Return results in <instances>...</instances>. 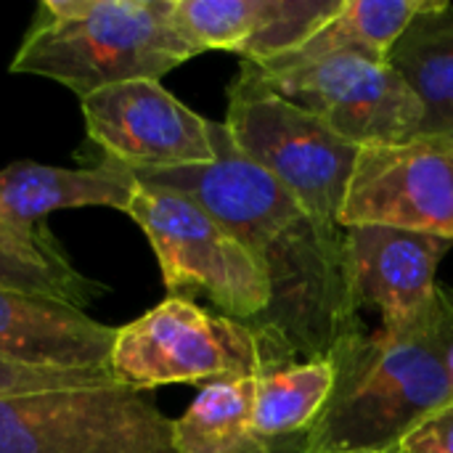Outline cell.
Returning a JSON list of instances; mask_svg holds the SVG:
<instances>
[{
  "mask_svg": "<svg viewBox=\"0 0 453 453\" xmlns=\"http://www.w3.org/2000/svg\"><path fill=\"white\" fill-rule=\"evenodd\" d=\"M199 53L175 21V0H42L8 69L82 98L119 82L162 80Z\"/></svg>",
  "mask_w": 453,
  "mask_h": 453,
  "instance_id": "6da1fadb",
  "label": "cell"
},
{
  "mask_svg": "<svg viewBox=\"0 0 453 453\" xmlns=\"http://www.w3.org/2000/svg\"><path fill=\"white\" fill-rule=\"evenodd\" d=\"M332 364V395L308 430L313 453L398 451L419 422L453 403L427 329L411 337L366 329L342 345Z\"/></svg>",
  "mask_w": 453,
  "mask_h": 453,
  "instance_id": "7a4b0ae2",
  "label": "cell"
},
{
  "mask_svg": "<svg viewBox=\"0 0 453 453\" xmlns=\"http://www.w3.org/2000/svg\"><path fill=\"white\" fill-rule=\"evenodd\" d=\"M271 300L247 326L257 337L263 374L332 361L353 337L364 334L342 226L303 218L265 255Z\"/></svg>",
  "mask_w": 453,
  "mask_h": 453,
  "instance_id": "3957f363",
  "label": "cell"
},
{
  "mask_svg": "<svg viewBox=\"0 0 453 453\" xmlns=\"http://www.w3.org/2000/svg\"><path fill=\"white\" fill-rule=\"evenodd\" d=\"M223 125L250 159L289 188L311 220L340 226L358 146L342 141L316 114L271 93L244 61L228 85Z\"/></svg>",
  "mask_w": 453,
  "mask_h": 453,
  "instance_id": "277c9868",
  "label": "cell"
},
{
  "mask_svg": "<svg viewBox=\"0 0 453 453\" xmlns=\"http://www.w3.org/2000/svg\"><path fill=\"white\" fill-rule=\"evenodd\" d=\"M125 215L146 234L170 297L204 295L223 316L252 321L271 300L265 260L186 196L135 183Z\"/></svg>",
  "mask_w": 453,
  "mask_h": 453,
  "instance_id": "5b68a950",
  "label": "cell"
},
{
  "mask_svg": "<svg viewBox=\"0 0 453 453\" xmlns=\"http://www.w3.org/2000/svg\"><path fill=\"white\" fill-rule=\"evenodd\" d=\"M109 372L119 385L146 393L263 377V358L247 324L210 313L191 297H167L114 332Z\"/></svg>",
  "mask_w": 453,
  "mask_h": 453,
  "instance_id": "8992f818",
  "label": "cell"
},
{
  "mask_svg": "<svg viewBox=\"0 0 453 453\" xmlns=\"http://www.w3.org/2000/svg\"><path fill=\"white\" fill-rule=\"evenodd\" d=\"M0 453H175L173 419L119 382L0 398Z\"/></svg>",
  "mask_w": 453,
  "mask_h": 453,
  "instance_id": "52a82bcc",
  "label": "cell"
},
{
  "mask_svg": "<svg viewBox=\"0 0 453 453\" xmlns=\"http://www.w3.org/2000/svg\"><path fill=\"white\" fill-rule=\"evenodd\" d=\"M250 69L271 93L316 114L332 133L358 149L406 143L422 130L417 96L388 64L332 56L276 72L255 64Z\"/></svg>",
  "mask_w": 453,
  "mask_h": 453,
  "instance_id": "ba28073f",
  "label": "cell"
},
{
  "mask_svg": "<svg viewBox=\"0 0 453 453\" xmlns=\"http://www.w3.org/2000/svg\"><path fill=\"white\" fill-rule=\"evenodd\" d=\"M340 226H385L453 242V143L417 135L358 151Z\"/></svg>",
  "mask_w": 453,
  "mask_h": 453,
  "instance_id": "9c48e42d",
  "label": "cell"
},
{
  "mask_svg": "<svg viewBox=\"0 0 453 453\" xmlns=\"http://www.w3.org/2000/svg\"><path fill=\"white\" fill-rule=\"evenodd\" d=\"M88 138L127 173L212 162L210 119L178 101L159 80L98 88L80 98Z\"/></svg>",
  "mask_w": 453,
  "mask_h": 453,
  "instance_id": "30bf717a",
  "label": "cell"
},
{
  "mask_svg": "<svg viewBox=\"0 0 453 453\" xmlns=\"http://www.w3.org/2000/svg\"><path fill=\"white\" fill-rule=\"evenodd\" d=\"M210 141L212 162L133 173V178L186 196L263 257L276 239L308 215L279 178L234 143L223 122L210 119Z\"/></svg>",
  "mask_w": 453,
  "mask_h": 453,
  "instance_id": "8fae6325",
  "label": "cell"
},
{
  "mask_svg": "<svg viewBox=\"0 0 453 453\" xmlns=\"http://www.w3.org/2000/svg\"><path fill=\"white\" fill-rule=\"evenodd\" d=\"M133 173L104 162L74 170L40 162H11L0 170V247L37 265L69 268L61 244L48 234L50 212L74 207H111L125 212L135 191Z\"/></svg>",
  "mask_w": 453,
  "mask_h": 453,
  "instance_id": "7c38bea8",
  "label": "cell"
},
{
  "mask_svg": "<svg viewBox=\"0 0 453 453\" xmlns=\"http://www.w3.org/2000/svg\"><path fill=\"white\" fill-rule=\"evenodd\" d=\"M345 242L358 305L380 313V332H425L441 284L438 268L453 242L385 226L345 228Z\"/></svg>",
  "mask_w": 453,
  "mask_h": 453,
  "instance_id": "4fadbf2b",
  "label": "cell"
},
{
  "mask_svg": "<svg viewBox=\"0 0 453 453\" xmlns=\"http://www.w3.org/2000/svg\"><path fill=\"white\" fill-rule=\"evenodd\" d=\"M342 0H175L180 32L204 50H231L265 64L308 40Z\"/></svg>",
  "mask_w": 453,
  "mask_h": 453,
  "instance_id": "5bb4252c",
  "label": "cell"
},
{
  "mask_svg": "<svg viewBox=\"0 0 453 453\" xmlns=\"http://www.w3.org/2000/svg\"><path fill=\"white\" fill-rule=\"evenodd\" d=\"M114 332L61 300L0 287V358L56 369H109Z\"/></svg>",
  "mask_w": 453,
  "mask_h": 453,
  "instance_id": "9a60e30c",
  "label": "cell"
},
{
  "mask_svg": "<svg viewBox=\"0 0 453 453\" xmlns=\"http://www.w3.org/2000/svg\"><path fill=\"white\" fill-rule=\"evenodd\" d=\"M388 66L422 106L419 135L453 143V5L427 0L395 40Z\"/></svg>",
  "mask_w": 453,
  "mask_h": 453,
  "instance_id": "2e32d148",
  "label": "cell"
},
{
  "mask_svg": "<svg viewBox=\"0 0 453 453\" xmlns=\"http://www.w3.org/2000/svg\"><path fill=\"white\" fill-rule=\"evenodd\" d=\"M425 3L427 0H342L340 11L295 50L255 66L276 72L332 56H358L388 64L395 40L425 8Z\"/></svg>",
  "mask_w": 453,
  "mask_h": 453,
  "instance_id": "e0dca14e",
  "label": "cell"
},
{
  "mask_svg": "<svg viewBox=\"0 0 453 453\" xmlns=\"http://www.w3.org/2000/svg\"><path fill=\"white\" fill-rule=\"evenodd\" d=\"M257 377H236L204 385L183 417L173 419L175 453H244L252 433Z\"/></svg>",
  "mask_w": 453,
  "mask_h": 453,
  "instance_id": "ac0fdd59",
  "label": "cell"
},
{
  "mask_svg": "<svg viewBox=\"0 0 453 453\" xmlns=\"http://www.w3.org/2000/svg\"><path fill=\"white\" fill-rule=\"evenodd\" d=\"M334 388L332 361L295 364L257 377L252 433L257 441H279L308 433Z\"/></svg>",
  "mask_w": 453,
  "mask_h": 453,
  "instance_id": "d6986e66",
  "label": "cell"
},
{
  "mask_svg": "<svg viewBox=\"0 0 453 453\" xmlns=\"http://www.w3.org/2000/svg\"><path fill=\"white\" fill-rule=\"evenodd\" d=\"M0 287L53 297V300H61V303L74 305L80 311L85 305H90L98 295L106 292L104 284L85 279L74 265H69V268L37 265V263H29L19 255H11L3 247H0Z\"/></svg>",
  "mask_w": 453,
  "mask_h": 453,
  "instance_id": "ffe728a7",
  "label": "cell"
},
{
  "mask_svg": "<svg viewBox=\"0 0 453 453\" xmlns=\"http://www.w3.org/2000/svg\"><path fill=\"white\" fill-rule=\"evenodd\" d=\"M109 382H117L109 369H56V366H29V364L0 358V398L80 390V388H96Z\"/></svg>",
  "mask_w": 453,
  "mask_h": 453,
  "instance_id": "44dd1931",
  "label": "cell"
},
{
  "mask_svg": "<svg viewBox=\"0 0 453 453\" xmlns=\"http://www.w3.org/2000/svg\"><path fill=\"white\" fill-rule=\"evenodd\" d=\"M398 453H453V403L419 422L401 441Z\"/></svg>",
  "mask_w": 453,
  "mask_h": 453,
  "instance_id": "7402d4cb",
  "label": "cell"
},
{
  "mask_svg": "<svg viewBox=\"0 0 453 453\" xmlns=\"http://www.w3.org/2000/svg\"><path fill=\"white\" fill-rule=\"evenodd\" d=\"M427 332H430V340L441 356V364H443L453 388V287L449 284H438Z\"/></svg>",
  "mask_w": 453,
  "mask_h": 453,
  "instance_id": "603a6c76",
  "label": "cell"
},
{
  "mask_svg": "<svg viewBox=\"0 0 453 453\" xmlns=\"http://www.w3.org/2000/svg\"><path fill=\"white\" fill-rule=\"evenodd\" d=\"M244 453H313V446H311V435L300 433V435H289L279 441H257Z\"/></svg>",
  "mask_w": 453,
  "mask_h": 453,
  "instance_id": "cb8c5ba5",
  "label": "cell"
},
{
  "mask_svg": "<svg viewBox=\"0 0 453 453\" xmlns=\"http://www.w3.org/2000/svg\"><path fill=\"white\" fill-rule=\"evenodd\" d=\"M356 453H398V451H356Z\"/></svg>",
  "mask_w": 453,
  "mask_h": 453,
  "instance_id": "d4e9b609",
  "label": "cell"
}]
</instances>
